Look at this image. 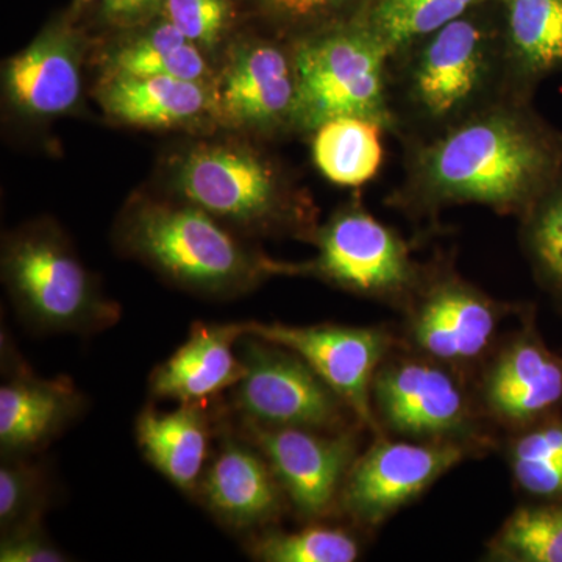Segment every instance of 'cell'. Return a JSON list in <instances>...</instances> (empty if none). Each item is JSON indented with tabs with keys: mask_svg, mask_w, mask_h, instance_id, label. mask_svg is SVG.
Listing matches in <instances>:
<instances>
[{
	"mask_svg": "<svg viewBox=\"0 0 562 562\" xmlns=\"http://www.w3.org/2000/svg\"><path fill=\"white\" fill-rule=\"evenodd\" d=\"M77 2H79V3H88V2H92V0H77ZM103 2H109V0H103Z\"/></svg>",
	"mask_w": 562,
	"mask_h": 562,
	"instance_id": "35",
	"label": "cell"
},
{
	"mask_svg": "<svg viewBox=\"0 0 562 562\" xmlns=\"http://www.w3.org/2000/svg\"><path fill=\"white\" fill-rule=\"evenodd\" d=\"M484 55L482 32L472 22L457 20L435 32L414 74L422 106L447 116L464 105L482 80Z\"/></svg>",
	"mask_w": 562,
	"mask_h": 562,
	"instance_id": "20",
	"label": "cell"
},
{
	"mask_svg": "<svg viewBox=\"0 0 562 562\" xmlns=\"http://www.w3.org/2000/svg\"><path fill=\"white\" fill-rule=\"evenodd\" d=\"M155 0H109L105 2V11L114 18H133L149 9Z\"/></svg>",
	"mask_w": 562,
	"mask_h": 562,
	"instance_id": "34",
	"label": "cell"
},
{
	"mask_svg": "<svg viewBox=\"0 0 562 562\" xmlns=\"http://www.w3.org/2000/svg\"><path fill=\"white\" fill-rule=\"evenodd\" d=\"M562 150L543 128L508 111L465 122L422 154L425 187L442 201L517 209L557 184Z\"/></svg>",
	"mask_w": 562,
	"mask_h": 562,
	"instance_id": "1",
	"label": "cell"
},
{
	"mask_svg": "<svg viewBox=\"0 0 562 562\" xmlns=\"http://www.w3.org/2000/svg\"><path fill=\"white\" fill-rule=\"evenodd\" d=\"M390 50L372 29L302 44L295 55L292 117L306 128L344 116L386 122L383 65Z\"/></svg>",
	"mask_w": 562,
	"mask_h": 562,
	"instance_id": "4",
	"label": "cell"
},
{
	"mask_svg": "<svg viewBox=\"0 0 562 562\" xmlns=\"http://www.w3.org/2000/svg\"><path fill=\"white\" fill-rule=\"evenodd\" d=\"M246 333L297 353L341 395L358 422L375 430L373 376L391 347L382 328L246 322Z\"/></svg>",
	"mask_w": 562,
	"mask_h": 562,
	"instance_id": "8",
	"label": "cell"
},
{
	"mask_svg": "<svg viewBox=\"0 0 562 562\" xmlns=\"http://www.w3.org/2000/svg\"><path fill=\"white\" fill-rule=\"evenodd\" d=\"M372 403L384 424L412 438L443 439L468 420V402L449 372L427 361L401 360L380 366Z\"/></svg>",
	"mask_w": 562,
	"mask_h": 562,
	"instance_id": "12",
	"label": "cell"
},
{
	"mask_svg": "<svg viewBox=\"0 0 562 562\" xmlns=\"http://www.w3.org/2000/svg\"><path fill=\"white\" fill-rule=\"evenodd\" d=\"M238 351L246 373L231 390V408L239 420L335 432L349 430L350 417L357 419L341 395L294 351L249 333L239 339Z\"/></svg>",
	"mask_w": 562,
	"mask_h": 562,
	"instance_id": "5",
	"label": "cell"
},
{
	"mask_svg": "<svg viewBox=\"0 0 562 562\" xmlns=\"http://www.w3.org/2000/svg\"><path fill=\"white\" fill-rule=\"evenodd\" d=\"M120 241L171 283L206 297L246 294L266 273L277 272V265L255 257L192 203H138L122 220Z\"/></svg>",
	"mask_w": 562,
	"mask_h": 562,
	"instance_id": "2",
	"label": "cell"
},
{
	"mask_svg": "<svg viewBox=\"0 0 562 562\" xmlns=\"http://www.w3.org/2000/svg\"><path fill=\"white\" fill-rule=\"evenodd\" d=\"M5 88L11 103L32 116L68 113L81 91L79 40L63 27L41 33L7 63Z\"/></svg>",
	"mask_w": 562,
	"mask_h": 562,
	"instance_id": "17",
	"label": "cell"
},
{
	"mask_svg": "<svg viewBox=\"0 0 562 562\" xmlns=\"http://www.w3.org/2000/svg\"><path fill=\"white\" fill-rule=\"evenodd\" d=\"M87 408L69 379H40L27 368L14 371L0 387L2 458L29 457L60 436Z\"/></svg>",
	"mask_w": 562,
	"mask_h": 562,
	"instance_id": "14",
	"label": "cell"
},
{
	"mask_svg": "<svg viewBox=\"0 0 562 562\" xmlns=\"http://www.w3.org/2000/svg\"><path fill=\"white\" fill-rule=\"evenodd\" d=\"M379 122L364 117H336L317 128L313 157L319 171L342 187H358L375 176L383 147Z\"/></svg>",
	"mask_w": 562,
	"mask_h": 562,
	"instance_id": "22",
	"label": "cell"
},
{
	"mask_svg": "<svg viewBox=\"0 0 562 562\" xmlns=\"http://www.w3.org/2000/svg\"><path fill=\"white\" fill-rule=\"evenodd\" d=\"M317 255L292 271L313 273L355 294H398L413 280L405 244L394 232L360 210L344 211L322 228Z\"/></svg>",
	"mask_w": 562,
	"mask_h": 562,
	"instance_id": "9",
	"label": "cell"
},
{
	"mask_svg": "<svg viewBox=\"0 0 562 562\" xmlns=\"http://www.w3.org/2000/svg\"><path fill=\"white\" fill-rule=\"evenodd\" d=\"M221 430L194 497L222 527L254 535L279 520L288 498L265 454L233 428Z\"/></svg>",
	"mask_w": 562,
	"mask_h": 562,
	"instance_id": "11",
	"label": "cell"
},
{
	"mask_svg": "<svg viewBox=\"0 0 562 562\" xmlns=\"http://www.w3.org/2000/svg\"><path fill=\"white\" fill-rule=\"evenodd\" d=\"M236 431L265 454L288 502L303 519H321L338 506L358 457L353 431L265 427L249 420H239Z\"/></svg>",
	"mask_w": 562,
	"mask_h": 562,
	"instance_id": "6",
	"label": "cell"
},
{
	"mask_svg": "<svg viewBox=\"0 0 562 562\" xmlns=\"http://www.w3.org/2000/svg\"><path fill=\"white\" fill-rule=\"evenodd\" d=\"M468 454L464 446L442 439L430 443L379 439L351 464L338 506L355 522L376 527Z\"/></svg>",
	"mask_w": 562,
	"mask_h": 562,
	"instance_id": "7",
	"label": "cell"
},
{
	"mask_svg": "<svg viewBox=\"0 0 562 562\" xmlns=\"http://www.w3.org/2000/svg\"><path fill=\"white\" fill-rule=\"evenodd\" d=\"M528 246L543 281L562 290V184H554L536 202Z\"/></svg>",
	"mask_w": 562,
	"mask_h": 562,
	"instance_id": "30",
	"label": "cell"
},
{
	"mask_svg": "<svg viewBox=\"0 0 562 562\" xmlns=\"http://www.w3.org/2000/svg\"><path fill=\"white\" fill-rule=\"evenodd\" d=\"M246 543L250 557L262 562H351L360 557V543L350 532L324 525L292 532L269 527Z\"/></svg>",
	"mask_w": 562,
	"mask_h": 562,
	"instance_id": "25",
	"label": "cell"
},
{
	"mask_svg": "<svg viewBox=\"0 0 562 562\" xmlns=\"http://www.w3.org/2000/svg\"><path fill=\"white\" fill-rule=\"evenodd\" d=\"M177 187L192 205L243 227L261 228L283 217L271 168L241 147L201 146L188 151Z\"/></svg>",
	"mask_w": 562,
	"mask_h": 562,
	"instance_id": "10",
	"label": "cell"
},
{
	"mask_svg": "<svg viewBox=\"0 0 562 562\" xmlns=\"http://www.w3.org/2000/svg\"><path fill=\"white\" fill-rule=\"evenodd\" d=\"M509 36L517 61L532 76L562 65V0H512Z\"/></svg>",
	"mask_w": 562,
	"mask_h": 562,
	"instance_id": "24",
	"label": "cell"
},
{
	"mask_svg": "<svg viewBox=\"0 0 562 562\" xmlns=\"http://www.w3.org/2000/svg\"><path fill=\"white\" fill-rule=\"evenodd\" d=\"M512 469L517 484L535 497H562V417L535 424L516 439Z\"/></svg>",
	"mask_w": 562,
	"mask_h": 562,
	"instance_id": "27",
	"label": "cell"
},
{
	"mask_svg": "<svg viewBox=\"0 0 562 562\" xmlns=\"http://www.w3.org/2000/svg\"><path fill=\"white\" fill-rule=\"evenodd\" d=\"M492 547L503 560L562 562V497L517 509Z\"/></svg>",
	"mask_w": 562,
	"mask_h": 562,
	"instance_id": "26",
	"label": "cell"
},
{
	"mask_svg": "<svg viewBox=\"0 0 562 562\" xmlns=\"http://www.w3.org/2000/svg\"><path fill=\"white\" fill-rule=\"evenodd\" d=\"M110 69L125 76L190 81H203L209 72L199 46L165 20L114 52Z\"/></svg>",
	"mask_w": 562,
	"mask_h": 562,
	"instance_id": "23",
	"label": "cell"
},
{
	"mask_svg": "<svg viewBox=\"0 0 562 562\" xmlns=\"http://www.w3.org/2000/svg\"><path fill=\"white\" fill-rule=\"evenodd\" d=\"M497 305L471 286L446 281L422 301L412 333L419 349L442 361H469L491 346L501 322Z\"/></svg>",
	"mask_w": 562,
	"mask_h": 562,
	"instance_id": "16",
	"label": "cell"
},
{
	"mask_svg": "<svg viewBox=\"0 0 562 562\" xmlns=\"http://www.w3.org/2000/svg\"><path fill=\"white\" fill-rule=\"evenodd\" d=\"M495 416L512 424H538L562 403V358L525 333L498 355L484 382Z\"/></svg>",
	"mask_w": 562,
	"mask_h": 562,
	"instance_id": "15",
	"label": "cell"
},
{
	"mask_svg": "<svg viewBox=\"0 0 562 562\" xmlns=\"http://www.w3.org/2000/svg\"><path fill=\"white\" fill-rule=\"evenodd\" d=\"M68 554L61 552L44 531L43 524L27 525L0 535L2 562H63Z\"/></svg>",
	"mask_w": 562,
	"mask_h": 562,
	"instance_id": "32",
	"label": "cell"
},
{
	"mask_svg": "<svg viewBox=\"0 0 562 562\" xmlns=\"http://www.w3.org/2000/svg\"><path fill=\"white\" fill-rule=\"evenodd\" d=\"M46 471L29 457L2 458L0 465V535L27 525L43 524L49 506Z\"/></svg>",
	"mask_w": 562,
	"mask_h": 562,
	"instance_id": "29",
	"label": "cell"
},
{
	"mask_svg": "<svg viewBox=\"0 0 562 562\" xmlns=\"http://www.w3.org/2000/svg\"><path fill=\"white\" fill-rule=\"evenodd\" d=\"M162 20L171 22L195 46L210 47L227 25V0H161Z\"/></svg>",
	"mask_w": 562,
	"mask_h": 562,
	"instance_id": "31",
	"label": "cell"
},
{
	"mask_svg": "<svg viewBox=\"0 0 562 562\" xmlns=\"http://www.w3.org/2000/svg\"><path fill=\"white\" fill-rule=\"evenodd\" d=\"M217 103L232 124L271 127L292 116L295 72L277 47L251 44L239 50L225 70Z\"/></svg>",
	"mask_w": 562,
	"mask_h": 562,
	"instance_id": "18",
	"label": "cell"
},
{
	"mask_svg": "<svg viewBox=\"0 0 562 562\" xmlns=\"http://www.w3.org/2000/svg\"><path fill=\"white\" fill-rule=\"evenodd\" d=\"M213 425L205 403H179L172 412L149 405L135 422L143 457L177 490L194 495L211 458Z\"/></svg>",
	"mask_w": 562,
	"mask_h": 562,
	"instance_id": "19",
	"label": "cell"
},
{
	"mask_svg": "<svg viewBox=\"0 0 562 562\" xmlns=\"http://www.w3.org/2000/svg\"><path fill=\"white\" fill-rule=\"evenodd\" d=\"M2 272L18 316L32 330L94 335L121 321V306L105 297L50 225H32L11 236Z\"/></svg>",
	"mask_w": 562,
	"mask_h": 562,
	"instance_id": "3",
	"label": "cell"
},
{
	"mask_svg": "<svg viewBox=\"0 0 562 562\" xmlns=\"http://www.w3.org/2000/svg\"><path fill=\"white\" fill-rule=\"evenodd\" d=\"M99 99L110 116L157 128L191 124L211 106L203 81L173 77L111 74L99 90Z\"/></svg>",
	"mask_w": 562,
	"mask_h": 562,
	"instance_id": "21",
	"label": "cell"
},
{
	"mask_svg": "<svg viewBox=\"0 0 562 562\" xmlns=\"http://www.w3.org/2000/svg\"><path fill=\"white\" fill-rule=\"evenodd\" d=\"M476 0H382L373 11L371 29L390 49L430 35L460 20Z\"/></svg>",
	"mask_w": 562,
	"mask_h": 562,
	"instance_id": "28",
	"label": "cell"
},
{
	"mask_svg": "<svg viewBox=\"0 0 562 562\" xmlns=\"http://www.w3.org/2000/svg\"><path fill=\"white\" fill-rule=\"evenodd\" d=\"M246 322L192 324L190 336L150 373L151 397L206 403L236 386L246 373L238 342Z\"/></svg>",
	"mask_w": 562,
	"mask_h": 562,
	"instance_id": "13",
	"label": "cell"
},
{
	"mask_svg": "<svg viewBox=\"0 0 562 562\" xmlns=\"http://www.w3.org/2000/svg\"><path fill=\"white\" fill-rule=\"evenodd\" d=\"M281 10L288 13L297 14V16H306V14L316 13V11L327 9L338 0H272Z\"/></svg>",
	"mask_w": 562,
	"mask_h": 562,
	"instance_id": "33",
	"label": "cell"
}]
</instances>
